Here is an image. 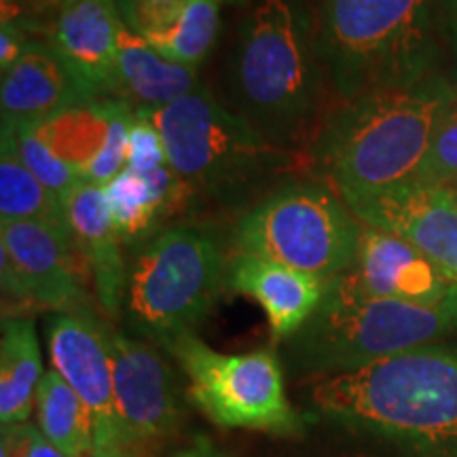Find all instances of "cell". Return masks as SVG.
<instances>
[{
  "label": "cell",
  "mask_w": 457,
  "mask_h": 457,
  "mask_svg": "<svg viewBox=\"0 0 457 457\" xmlns=\"http://www.w3.org/2000/svg\"><path fill=\"white\" fill-rule=\"evenodd\" d=\"M457 100L443 77L370 91L324 114L307 155L339 195H369L415 182L434 129Z\"/></svg>",
  "instance_id": "cell-1"
},
{
  "label": "cell",
  "mask_w": 457,
  "mask_h": 457,
  "mask_svg": "<svg viewBox=\"0 0 457 457\" xmlns=\"http://www.w3.org/2000/svg\"><path fill=\"white\" fill-rule=\"evenodd\" d=\"M227 85L233 112L267 140L293 151L310 148L328 89L313 49L312 20L295 0L254 4L239 28Z\"/></svg>",
  "instance_id": "cell-2"
},
{
  "label": "cell",
  "mask_w": 457,
  "mask_h": 457,
  "mask_svg": "<svg viewBox=\"0 0 457 457\" xmlns=\"http://www.w3.org/2000/svg\"><path fill=\"white\" fill-rule=\"evenodd\" d=\"M145 114L162 136L170 168L197 197L244 214L286 182L307 176L305 151L267 140L205 89Z\"/></svg>",
  "instance_id": "cell-3"
},
{
  "label": "cell",
  "mask_w": 457,
  "mask_h": 457,
  "mask_svg": "<svg viewBox=\"0 0 457 457\" xmlns=\"http://www.w3.org/2000/svg\"><path fill=\"white\" fill-rule=\"evenodd\" d=\"M310 398L341 424L417 447L457 445V347L428 343L392 353L318 381Z\"/></svg>",
  "instance_id": "cell-4"
},
{
  "label": "cell",
  "mask_w": 457,
  "mask_h": 457,
  "mask_svg": "<svg viewBox=\"0 0 457 457\" xmlns=\"http://www.w3.org/2000/svg\"><path fill=\"white\" fill-rule=\"evenodd\" d=\"M310 20L324 83L339 102L434 74L430 0H316Z\"/></svg>",
  "instance_id": "cell-5"
},
{
  "label": "cell",
  "mask_w": 457,
  "mask_h": 457,
  "mask_svg": "<svg viewBox=\"0 0 457 457\" xmlns=\"http://www.w3.org/2000/svg\"><path fill=\"white\" fill-rule=\"evenodd\" d=\"M457 330V301L438 307L367 293L350 271L327 284L305 327L286 339V352L303 373L341 375Z\"/></svg>",
  "instance_id": "cell-6"
},
{
  "label": "cell",
  "mask_w": 457,
  "mask_h": 457,
  "mask_svg": "<svg viewBox=\"0 0 457 457\" xmlns=\"http://www.w3.org/2000/svg\"><path fill=\"white\" fill-rule=\"evenodd\" d=\"M220 233L208 225H170L131 250L123 316L146 339L165 345L195 333L228 288Z\"/></svg>",
  "instance_id": "cell-7"
},
{
  "label": "cell",
  "mask_w": 457,
  "mask_h": 457,
  "mask_svg": "<svg viewBox=\"0 0 457 457\" xmlns=\"http://www.w3.org/2000/svg\"><path fill=\"white\" fill-rule=\"evenodd\" d=\"M362 227L330 182L301 176L239 214L233 250L330 282L356 262Z\"/></svg>",
  "instance_id": "cell-8"
},
{
  "label": "cell",
  "mask_w": 457,
  "mask_h": 457,
  "mask_svg": "<svg viewBox=\"0 0 457 457\" xmlns=\"http://www.w3.org/2000/svg\"><path fill=\"white\" fill-rule=\"evenodd\" d=\"M187 375V396L219 428H242L293 436L301 430V417L286 398L284 373L276 353H220L185 333L165 343Z\"/></svg>",
  "instance_id": "cell-9"
},
{
  "label": "cell",
  "mask_w": 457,
  "mask_h": 457,
  "mask_svg": "<svg viewBox=\"0 0 457 457\" xmlns=\"http://www.w3.org/2000/svg\"><path fill=\"white\" fill-rule=\"evenodd\" d=\"M4 299L54 313L87 310L89 271L74 239L43 222H0Z\"/></svg>",
  "instance_id": "cell-10"
},
{
  "label": "cell",
  "mask_w": 457,
  "mask_h": 457,
  "mask_svg": "<svg viewBox=\"0 0 457 457\" xmlns=\"http://www.w3.org/2000/svg\"><path fill=\"white\" fill-rule=\"evenodd\" d=\"M119 457H151L179 430L180 404L170 364L146 341L108 327Z\"/></svg>",
  "instance_id": "cell-11"
},
{
  "label": "cell",
  "mask_w": 457,
  "mask_h": 457,
  "mask_svg": "<svg viewBox=\"0 0 457 457\" xmlns=\"http://www.w3.org/2000/svg\"><path fill=\"white\" fill-rule=\"evenodd\" d=\"M47 345L54 370L81 396L94 420V457H119L108 324L89 310L54 313L47 322Z\"/></svg>",
  "instance_id": "cell-12"
},
{
  "label": "cell",
  "mask_w": 457,
  "mask_h": 457,
  "mask_svg": "<svg viewBox=\"0 0 457 457\" xmlns=\"http://www.w3.org/2000/svg\"><path fill=\"white\" fill-rule=\"evenodd\" d=\"M364 225L403 237L457 286V195L453 187L409 185L341 195Z\"/></svg>",
  "instance_id": "cell-13"
},
{
  "label": "cell",
  "mask_w": 457,
  "mask_h": 457,
  "mask_svg": "<svg viewBox=\"0 0 457 457\" xmlns=\"http://www.w3.org/2000/svg\"><path fill=\"white\" fill-rule=\"evenodd\" d=\"M100 98L54 43L34 38L0 83L3 125H43Z\"/></svg>",
  "instance_id": "cell-14"
},
{
  "label": "cell",
  "mask_w": 457,
  "mask_h": 457,
  "mask_svg": "<svg viewBox=\"0 0 457 457\" xmlns=\"http://www.w3.org/2000/svg\"><path fill=\"white\" fill-rule=\"evenodd\" d=\"M356 282L375 296L438 307L457 301V286L403 237L362 227L356 262L350 270Z\"/></svg>",
  "instance_id": "cell-15"
},
{
  "label": "cell",
  "mask_w": 457,
  "mask_h": 457,
  "mask_svg": "<svg viewBox=\"0 0 457 457\" xmlns=\"http://www.w3.org/2000/svg\"><path fill=\"white\" fill-rule=\"evenodd\" d=\"M228 290L254 299L265 310L276 341L305 327L327 293V279L296 271L259 254L236 253L228 259Z\"/></svg>",
  "instance_id": "cell-16"
},
{
  "label": "cell",
  "mask_w": 457,
  "mask_h": 457,
  "mask_svg": "<svg viewBox=\"0 0 457 457\" xmlns=\"http://www.w3.org/2000/svg\"><path fill=\"white\" fill-rule=\"evenodd\" d=\"M123 24L179 64L199 68L220 30V0H117Z\"/></svg>",
  "instance_id": "cell-17"
},
{
  "label": "cell",
  "mask_w": 457,
  "mask_h": 457,
  "mask_svg": "<svg viewBox=\"0 0 457 457\" xmlns=\"http://www.w3.org/2000/svg\"><path fill=\"white\" fill-rule=\"evenodd\" d=\"M66 214L79 254L87 267L96 299L108 320L123 316L128 259L108 212L104 188L83 182L66 199Z\"/></svg>",
  "instance_id": "cell-18"
},
{
  "label": "cell",
  "mask_w": 457,
  "mask_h": 457,
  "mask_svg": "<svg viewBox=\"0 0 457 457\" xmlns=\"http://www.w3.org/2000/svg\"><path fill=\"white\" fill-rule=\"evenodd\" d=\"M121 30L117 0H60L51 43L102 98H111Z\"/></svg>",
  "instance_id": "cell-19"
},
{
  "label": "cell",
  "mask_w": 457,
  "mask_h": 457,
  "mask_svg": "<svg viewBox=\"0 0 457 457\" xmlns=\"http://www.w3.org/2000/svg\"><path fill=\"white\" fill-rule=\"evenodd\" d=\"M102 188L119 237L131 250L157 236L171 216L197 199L170 163L146 176L125 168Z\"/></svg>",
  "instance_id": "cell-20"
},
{
  "label": "cell",
  "mask_w": 457,
  "mask_h": 457,
  "mask_svg": "<svg viewBox=\"0 0 457 457\" xmlns=\"http://www.w3.org/2000/svg\"><path fill=\"white\" fill-rule=\"evenodd\" d=\"M199 89H204L199 68L168 60L123 24L111 89L112 100L125 102L134 112H153Z\"/></svg>",
  "instance_id": "cell-21"
},
{
  "label": "cell",
  "mask_w": 457,
  "mask_h": 457,
  "mask_svg": "<svg viewBox=\"0 0 457 457\" xmlns=\"http://www.w3.org/2000/svg\"><path fill=\"white\" fill-rule=\"evenodd\" d=\"M41 345L28 316H3L0 337V421L3 430L26 426L43 381Z\"/></svg>",
  "instance_id": "cell-22"
},
{
  "label": "cell",
  "mask_w": 457,
  "mask_h": 457,
  "mask_svg": "<svg viewBox=\"0 0 457 457\" xmlns=\"http://www.w3.org/2000/svg\"><path fill=\"white\" fill-rule=\"evenodd\" d=\"M0 222H43L74 239L66 204L37 180L4 136H0Z\"/></svg>",
  "instance_id": "cell-23"
},
{
  "label": "cell",
  "mask_w": 457,
  "mask_h": 457,
  "mask_svg": "<svg viewBox=\"0 0 457 457\" xmlns=\"http://www.w3.org/2000/svg\"><path fill=\"white\" fill-rule=\"evenodd\" d=\"M37 428L71 457H94V420L89 409L57 370H47L37 394Z\"/></svg>",
  "instance_id": "cell-24"
},
{
  "label": "cell",
  "mask_w": 457,
  "mask_h": 457,
  "mask_svg": "<svg viewBox=\"0 0 457 457\" xmlns=\"http://www.w3.org/2000/svg\"><path fill=\"white\" fill-rule=\"evenodd\" d=\"M119 104L121 100L100 98L34 128L41 131V136L57 155L83 176V171L98 159L104 148Z\"/></svg>",
  "instance_id": "cell-25"
},
{
  "label": "cell",
  "mask_w": 457,
  "mask_h": 457,
  "mask_svg": "<svg viewBox=\"0 0 457 457\" xmlns=\"http://www.w3.org/2000/svg\"><path fill=\"white\" fill-rule=\"evenodd\" d=\"M0 136L9 138L21 163L64 204L74 188L85 182L79 170L57 155L34 125H3Z\"/></svg>",
  "instance_id": "cell-26"
},
{
  "label": "cell",
  "mask_w": 457,
  "mask_h": 457,
  "mask_svg": "<svg viewBox=\"0 0 457 457\" xmlns=\"http://www.w3.org/2000/svg\"><path fill=\"white\" fill-rule=\"evenodd\" d=\"M415 182L421 185H457V100L447 108L434 129L430 148Z\"/></svg>",
  "instance_id": "cell-27"
},
{
  "label": "cell",
  "mask_w": 457,
  "mask_h": 457,
  "mask_svg": "<svg viewBox=\"0 0 457 457\" xmlns=\"http://www.w3.org/2000/svg\"><path fill=\"white\" fill-rule=\"evenodd\" d=\"M163 165H168V155H165L162 136H159L151 119L136 112L134 123L129 128L128 163H125V168L140 176H146L151 171L163 168Z\"/></svg>",
  "instance_id": "cell-28"
},
{
  "label": "cell",
  "mask_w": 457,
  "mask_h": 457,
  "mask_svg": "<svg viewBox=\"0 0 457 457\" xmlns=\"http://www.w3.org/2000/svg\"><path fill=\"white\" fill-rule=\"evenodd\" d=\"M0 457H71L51 445L37 426H20L3 430Z\"/></svg>",
  "instance_id": "cell-29"
},
{
  "label": "cell",
  "mask_w": 457,
  "mask_h": 457,
  "mask_svg": "<svg viewBox=\"0 0 457 457\" xmlns=\"http://www.w3.org/2000/svg\"><path fill=\"white\" fill-rule=\"evenodd\" d=\"M30 43V30L20 21L4 20L0 28V71L7 72Z\"/></svg>",
  "instance_id": "cell-30"
},
{
  "label": "cell",
  "mask_w": 457,
  "mask_h": 457,
  "mask_svg": "<svg viewBox=\"0 0 457 457\" xmlns=\"http://www.w3.org/2000/svg\"><path fill=\"white\" fill-rule=\"evenodd\" d=\"M60 0H3V21H20L30 30V13H45V11L55 9Z\"/></svg>",
  "instance_id": "cell-31"
},
{
  "label": "cell",
  "mask_w": 457,
  "mask_h": 457,
  "mask_svg": "<svg viewBox=\"0 0 457 457\" xmlns=\"http://www.w3.org/2000/svg\"><path fill=\"white\" fill-rule=\"evenodd\" d=\"M441 3L451 21V28H453V32H457V0H441Z\"/></svg>",
  "instance_id": "cell-32"
},
{
  "label": "cell",
  "mask_w": 457,
  "mask_h": 457,
  "mask_svg": "<svg viewBox=\"0 0 457 457\" xmlns=\"http://www.w3.org/2000/svg\"><path fill=\"white\" fill-rule=\"evenodd\" d=\"M220 3H227V4H236V7H242V4L248 3V0H220Z\"/></svg>",
  "instance_id": "cell-33"
},
{
  "label": "cell",
  "mask_w": 457,
  "mask_h": 457,
  "mask_svg": "<svg viewBox=\"0 0 457 457\" xmlns=\"http://www.w3.org/2000/svg\"><path fill=\"white\" fill-rule=\"evenodd\" d=\"M455 34V54H457V32H453Z\"/></svg>",
  "instance_id": "cell-34"
},
{
  "label": "cell",
  "mask_w": 457,
  "mask_h": 457,
  "mask_svg": "<svg viewBox=\"0 0 457 457\" xmlns=\"http://www.w3.org/2000/svg\"><path fill=\"white\" fill-rule=\"evenodd\" d=\"M453 191H455V195H457V185H455V187H453Z\"/></svg>",
  "instance_id": "cell-35"
}]
</instances>
